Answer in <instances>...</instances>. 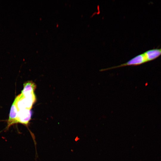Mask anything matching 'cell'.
Masks as SVG:
<instances>
[{"label": "cell", "instance_id": "obj_1", "mask_svg": "<svg viewBox=\"0 0 161 161\" xmlns=\"http://www.w3.org/2000/svg\"><path fill=\"white\" fill-rule=\"evenodd\" d=\"M16 105L18 110L23 109H30L36 101L34 93L23 95L21 94L15 99Z\"/></svg>", "mask_w": 161, "mask_h": 161}, {"label": "cell", "instance_id": "obj_2", "mask_svg": "<svg viewBox=\"0 0 161 161\" xmlns=\"http://www.w3.org/2000/svg\"><path fill=\"white\" fill-rule=\"evenodd\" d=\"M18 110L14 100L11 107L9 117L7 121V126L5 129V131H7L12 126L15 124Z\"/></svg>", "mask_w": 161, "mask_h": 161}, {"label": "cell", "instance_id": "obj_3", "mask_svg": "<svg viewBox=\"0 0 161 161\" xmlns=\"http://www.w3.org/2000/svg\"><path fill=\"white\" fill-rule=\"evenodd\" d=\"M143 53L147 62L151 61L161 55V48L149 49Z\"/></svg>", "mask_w": 161, "mask_h": 161}, {"label": "cell", "instance_id": "obj_4", "mask_svg": "<svg viewBox=\"0 0 161 161\" xmlns=\"http://www.w3.org/2000/svg\"><path fill=\"white\" fill-rule=\"evenodd\" d=\"M35 84L32 81H29L23 84V89L21 94L25 95L34 93L36 88Z\"/></svg>", "mask_w": 161, "mask_h": 161}]
</instances>
